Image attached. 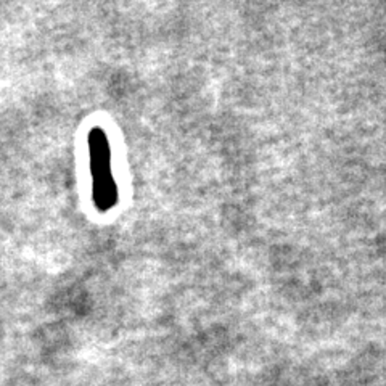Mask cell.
Instances as JSON below:
<instances>
[{
	"label": "cell",
	"instance_id": "1",
	"mask_svg": "<svg viewBox=\"0 0 386 386\" xmlns=\"http://www.w3.org/2000/svg\"><path fill=\"white\" fill-rule=\"evenodd\" d=\"M87 153L92 177V202L100 214H107L119 203V185L113 172L112 144L102 126L89 129Z\"/></svg>",
	"mask_w": 386,
	"mask_h": 386
}]
</instances>
